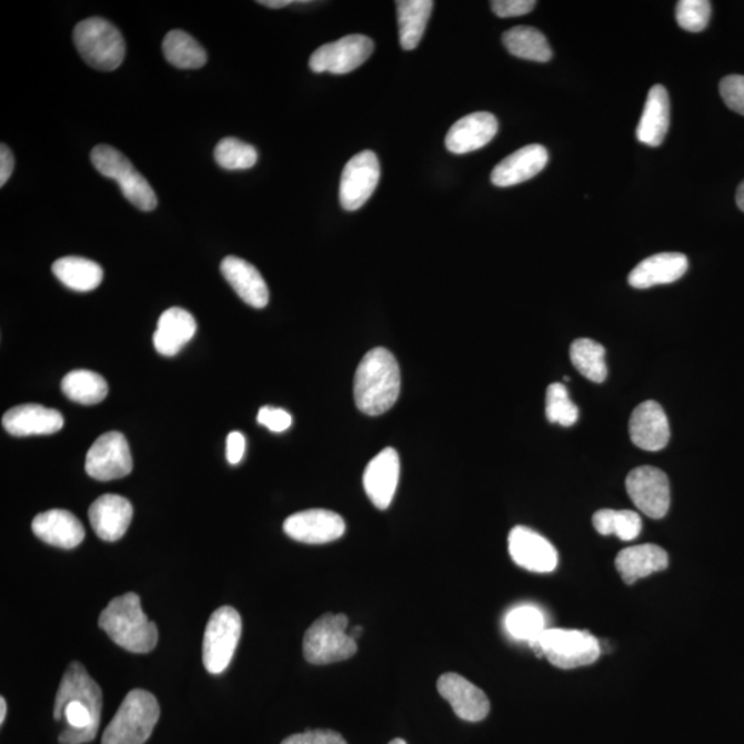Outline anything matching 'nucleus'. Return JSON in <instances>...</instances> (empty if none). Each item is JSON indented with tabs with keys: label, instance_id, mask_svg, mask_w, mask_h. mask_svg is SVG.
I'll list each match as a JSON object with an SVG mask.
<instances>
[{
	"label": "nucleus",
	"instance_id": "1",
	"mask_svg": "<svg viewBox=\"0 0 744 744\" xmlns=\"http://www.w3.org/2000/svg\"><path fill=\"white\" fill-rule=\"evenodd\" d=\"M102 712V692L82 663L68 666L54 702V720L67 721L61 744H84L95 740Z\"/></svg>",
	"mask_w": 744,
	"mask_h": 744
},
{
	"label": "nucleus",
	"instance_id": "2",
	"mask_svg": "<svg viewBox=\"0 0 744 744\" xmlns=\"http://www.w3.org/2000/svg\"><path fill=\"white\" fill-rule=\"evenodd\" d=\"M402 374L396 358L385 348L365 354L354 375V402L365 415L385 414L396 404Z\"/></svg>",
	"mask_w": 744,
	"mask_h": 744
},
{
	"label": "nucleus",
	"instance_id": "3",
	"mask_svg": "<svg viewBox=\"0 0 744 744\" xmlns=\"http://www.w3.org/2000/svg\"><path fill=\"white\" fill-rule=\"evenodd\" d=\"M99 625L114 644L134 654H148L158 644V627L148 620L135 593L113 599L101 612Z\"/></svg>",
	"mask_w": 744,
	"mask_h": 744
},
{
	"label": "nucleus",
	"instance_id": "4",
	"mask_svg": "<svg viewBox=\"0 0 744 744\" xmlns=\"http://www.w3.org/2000/svg\"><path fill=\"white\" fill-rule=\"evenodd\" d=\"M159 717V703L151 692L131 691L107 726L101 744H144Z\"/></svg>",
	"mask_w": 744,
	"mask_h": 744
},
{
	"label": "nucleus",
	"instance_id": "5",
	"mask_svg": "<svg viewBox=\"0 0 744 744\" xmlns=\"http://www.w3.org/2000/svg\"><path fill=\"white\" fill-rule=\"evenodd\" d=\"M73 43L82 59L99 71H114L124 60L122 33L101 17H90L79 22L73 30Z\"/></svg>",
	"mask_w": 744,
	"mask_h": 744
},
{
	"label": "nucleus",
	"instance_id": "6",
	"mask_svg": "<svg viewBox=\"0 0 744 744\" xmlns=\"http://www.w3.org/2000/svg\"><path fill=\"white\" fill-rule=\"evenodd\" d=\"M348 616L325 614L303 635V656L312 665H331L349 660L358 652L356 640L348 632Z\"/></svg>",
	"mask_w": 744,
	"mask_h": 744
},
{
	"label": "nucleus",
	"instance_id": "7",
	"mask_svg": "<svg viewBox=\"0 0 744 744\" xmlns=\"http://www.w3.org/2000/svg\"><path fill=\"white\" fill-rule=\"evenodd\" d=\"M530 646L537 656L564 670L592 665L601 654L599 640L586 631L546 629Z\"/></svg>",
	"mask_w": 744,
	"mask_h": 744
},
{
	"label": "nucleus",
	"instance_id": "8",
	"mask_svg": "<svg viewBox=\"0 0 744 744\" xmlns=\"http://www.w3.org/2000/svg\"><path fill=\"white\" fill-rule=\"evenodd\" d=\"M91 163L100 174L117 181L124 198L137 209L142 211L157 209V193L145 177L118 149L110 145L95 147L91 152Z\"/></svg>",
	"mask_w": 744,
	"mask_h": 744
},
{
	"label": "nucleus",
	"instance_id": "9",
	"mask_svg": "<svg viewBox=\"0 0 744 744\" xmlns=\"http://www.w3.org/2000/svg\"><path fill=\"white\" fill-rule=\"evenodd\" d=\"M242 635V617L232 606H221L210 616L203 637V665L211 674L225 672Z\"/></svg>",
	"mask_w": 744,
	"mask_h": 744
},
{
	"label": "nucleus",
	"instance_id": "10",
	"mask_svg": "<svg viewBox=\"0 0 744 744\" xmlns=\"http://www.w3.org/2000/svg\"><path fill=\"white\" fill-rule=\"evenodd\" d=\"M133 471L128 440L119 432L102 434L86 455V472L99 482L129 476Z\"/></svg>",
	"mask_w": 744,
	"mask_h": 744
},
{
	"label": "nucleus",
	"instance_id": "11",
	"mask_svg": "<svg viewBox=\"0 0 744 744\" xmlns=\"http://www.w3.org/2000/svg\"><path fill=\"white\" fill-rule=\"evenodd\" d=\"M381 179V165L376 154L363 151L353 157L343 169L340 185V202L346 211L362 209L374 193Z\"/></svg>",
	"mask_w": 744,
	"mask_h": 744
},
{
	"label": "nucleus",
	"instance_id": "12",
	"mask_svg": "<svg viewBox=\"0 0 744 744\" xmlns=\"http://www.w3.org/2000/svg\"><path fill=\"white\" fill-rule=\"evenodd\" d=\"M374 51V42L364 36H349L314 50L309 67L316 73H349L358 70Z\"/></svg>",
	"mask_w": 744,
	"mask_h": 744
},
{
	"label": "nucleus",
	"instance_id": "13",
	"mask_svg": "<svg viewBox=\"0 0 744 744\" xmlns=\"http://www.w3.org/2000/svg\"><path fill=\"white\" fill-rule=\"evenodd\" d=\"M626 490L635 507L646 516L655 520L666 516L670 507V483L660 469H634L626 479Z\"/></svg>",
	"mask_w": 744,
	"mask_h": 744
},
{
	"label": "nucleus",
	"instance_id": "14",
	"mask_svg": "<svg viewBox=\"0 0 744 744\" xmlns=\"http://www.w3.org/2000/svg\"><path fill=\"white\" fill-rule=\"evenodd\" d=\"M283 530L296 542L323 545L340 540L345 534L346 524L338 513L312 509L290 516L284 521Z\"/></svg>",
	"mask_w": 744,
	"mask_h": 744
},
{
	"label": "nucleus",
	"instance_id": "15",
	"mask_svg": "<svg viewBox=\"0 0 744 744\" xmlns=\"http://www.w3.org/2000/svg\"><path fill=\"white\" fill-rule=\"evenodd\" d=\"M509 553L521 569L541 574L556 570L559 564V554L552 543L526 526H514L511 531Z\"/></svg>",
	"mask_w": 744,
	"mask_h": 744
},
{
	"label": "nucleus",
	"instance_id": "16",
	"mask_svg": "<svg viewBox=\"0 0 744 744\" xmlns=\"http://www.w3.org/2000/svg\"><path fill=\"white\" fill-rule=\"evenodd\" d=\"M438 690L461 720L479 723L490 713L491 705L484 691L460 674H443L438 681Z\"/></svg>",
	"mask_w": 744,
	"mask_h": 744
},
{
	"label": "nucleus",
	"instance_id": "17",
	"mask_svg": "<svg viewBox=\"0 0 744 744\" xmlns=\"http://www.w3.org/2000/svg\"><path fill=\"white\" fill-rule=\"evenodd\" d=\"M400 477L398 451L388 446L372 458L363 476L365 494L378 509L385 511L393 501Z\"/></svg>",
	"mask_w": 744,
	"mask_h": 744
},
{
	"label": "nucleus",
	"instance_id": "18",
	"mask_svg": "<svg viewBox=\"0 0 744 744\" xmlns=\"http://www.w3.org/2000/svg\"><path fill=\"white\" fill-rule=\"evenodd\" d=\"M629 433L634 445L645 451H661L670 440V425L665 410L654 400L637 405L629 422Z\"/></svg>",
	"mask_w": 744,
	"mask_h": 744
},
{
	"label": "nucleus",
	"instance_id": "19",
	"mask_svg": "<svg viewBox=\"0 0 744 744\" xmlns=\"http://www.w3.org/2000/svg\"><path fill=\"white\" fill-rule=\"evenodd\" d=\"M2 423L11 436H44L60 432L64 418L60 411L40 404H21L6 412Z\"/></svg>",
	"mask_w": 744,
	"mask_h": 744
},
{
	"label": "nucleus",
	"instance_id": "20",
	"mask_svg": "<svg viewBox=\"0 0 744 744\" xmlns=\"http://www.w3.org/2000/svg\"><path fill=\"white\" fill-rule=\"evenodd\" d=\"M497 133V120L489 112H476L458 120L445 137L450 152L465 154L489 145Z\"/></svg>",
	"mask_w": 744,
	"mask_h": 744
},
{
	"label": "nucleus",
	"instance_id": "21",
	"mask_svg": "<svg viewBox=\"0 0 744 744\" xmlns=\"http://www.w3.org/2000/svg\"><path fill=\"white\" fill-rule=\"evenodd\" d=\"M547 149L542 145H529L502 160L492 170L491 181L495 187L507 188L534 179L546 168Z\"/></svg>",
	"mask_w": 744,
	"mask_h": 744
},
{
	"label": "nucleus",
	"instance_id": "22",
	"mask_svg": "<svg viewBox=\"0 0 744 744\" xmlns=\"http://www.w3.org/2000/svg\"><path fill=\"white\" fill-rule=\"evenodd\" d=\"M89 519L102 541H119L129 530L133 506L123 496L105 494L90 506Z\"/></svg>",
	"mask_w": 744,
	"mask_h": 744
},
{
	"label": "nucleus",
	"instance_id": "23",
	"mask_svg": "<svg viewBox=\"0 0 744 744\" xmlns=\"http://www.w3.org/2000/svg\"><path fill=\"white\" fill-rule=\"evenodd\" d=\"M32 531L40 541L61 549L77 547L84 540L82 523L74 514L61 509L38 514L32 521Z\"/></svg>",
	"mask_w": 744,
	"mask_h": 744
},
{
	"label": "nucleus",
	"instance_id": "24",
	"mask_svg": "<svg viewBox=\"0 0 744 744\" xmlns=\"http://www.w3.org/2000/svg\"><path fill=\"white\" fill-rule=\"evenodd\" d=\"M688 271V259L681 253H661L640 262L629 274V284L645 290L677 282Z\"/></svg>",
	"mask_w": 744,
	"mask_h": 744
},
{
	"label": "nucleus",
	"instance_id": "25",
	"mask_svg": "<svg viewBox=\"0 0 744 744\" xmlns=\"http://www.w3.org/2000/svg\"><path fill=\"white\" fill-rule=\"evenodd\" d=\"M221 273L248 305L262 309L269 302V289L259 269L238 257H227L221 262Z\"/></svg>",
	"mask_w": 744,
	"mask_h": 744
},
{
	"label": "nucleus",
	"instance_id": "26",
	"mask_svg": "<svg viewBox=\"0 0 744 744\" xmlns=\"http://www.w3.org/2000/svg\"><path fill=\"white\" fill-rule=\"evenodd\" d=\"M197 320L181 308H171L160 316L153 345L160 354L173 358L197 334Z\"/></svg>",
	"mask_w": 744,
	"mask_h": 744
},
{
	"label": "nucleus",
	"instance_id": "27",
	"mask_svg": "<svg viewBox=\"0 0 744 744\" xmlns=\"http://www.w3.org/2000/svg\"><path fill=\"white\" fill-rule=\"evenodd\" d=\"M670 128V99L662 84H655L646 97L643 117L637 128V140L652 148L661 147Z\"/></svg>",
	"mask_w": 744,
	"mask_h": 744
},
{
	"label": "nucleus",
	"instance_id": "28",
	"mask_svg": "<svg viewBox=\"0 0 744 744\" xmlns=\"http://www.w3.org/2000/svg\"><path fill=\"white\" fill-rule=\"evenodd\" d=\"M668 556L665 549L656 545H639L623 549L615 559L616 570L623 582L633 585L641 577L650 576L666 570Z\"/></svg>",
	"mask_w": 744,
	"mask_h": 744
},
{
	"label": "nucleus",
	"instance_id": "29",
	"mask_svg": "<svg viewBox=\"0 0 744 744\" xmlns=\"http://www.w3.org/2000/svg\"><path fill=\"white\" fill-rule=\"evenodd\" d=\"M53 273L68 289L89 293L93 291L104 279V271L99 263L80 257H64L53 263Z\"/></svg>",
	"mask_w": 744,
	"mask_h": 744
},
{
	"label": "nucleus",
	"instance_id": "30",
	"mask_svg": "<svg viewBox=\"0 0 744 744\" xmlns=\"http://www.w3.org/2000/svg\"><path fill=\"white\" fill-rule=\"evenodd\" d=\"M396 4L400 44L404 50H414L426 31L434 3L432 0H399Z\"/></svg>",
	"mask_w": 744,
	"mask_h": 744
},
{
	"label": "nucleus",
	"instance_id": "31",
	"mask_svg": "<svg viewBox=\"0 0 744 744\" xmlns=\"http://www.w3.org/2000/svg\"><path fill=\"white\" fill-rule=\"evenodd\" d=\"M503 44L509 53L519 59L547 62L552 59V48L547 39L534 27H514L503 33Z\"/></svg>",
	"mask_w": 744,
	"mask_h": 744
},
{
	"label": "nucleus",
	"instance_id": "32",
	"mask_svg": "<svg viewBox=\"0 0 744 744\" xmlns=\"http://www.w3.org/2000/svg\"><path fill=\"white\" fill-rule=\"evenodd\" d=\"M163 54L171 66L180 70H199L208 62L203 46L189 33L170 31L163 40Z\"/></svg>",
	"mask_w": 744,
	"mask_h": 744
},
{
	"label": "nucleus",
	"instance_id": "33",
	"mask_svg": "<svg viewBox=\"0 0 744 744\" xmlns=\"http://www.w3.org/2000/svg\"><path fill=\"white\" fill-rule=\"evenodd\" d=\"M62 392L74 403L93 405L107 398L108 383L100 374L89 370L68 372L61 382Z\"/></svg>",
	"mask_w": 744,
	"mask_h": 744
},
{
	"label": "nucleus",
	"instance_id": "34",
	"mask_svg": "<svg viewBox=\"0 0 744 744\" xmlns=\"http://www.w3.org/2000/svg\"><path fill=\"white\" fill-rule=\"evenodd\" d=\"M571 362L589 381L601 383L606 378L605 349L589 338H580L571 345Z\"/></svg>",
	"mask_w": 744,
	"mask_h": 744
},
{
	"label": "nucleus",
	"instance_id": "35",
	"mask_svg": "<svg viewBox=\"0 0 744 744\" xmlns=\"http://www.w3.org/2000/svg\"><path fill=\"white\" fill-rule=\"evenodd\" d=\"M593 525L601 535H616L621 541H633L640 535L643 523L639 513L603 509L594 513Z\"/></svg>",
	"mask_w": 744,
	"mask_h": 744
},
{
	"label": "nucleus",
	"instance_id": "36",
	"mask_svg": "<svg viewBox=\"0 0 744 744\" xmlns=\"http://www.w3.org/2000/svg\"><path fill=\"white\" fill-rule=\"evenodd\" d=\"M505 626L513 639L532 643L546 631L545 617L535 606L523 605L506 615Z\"/></svg>",
	"mask_w": 744,
	"mask_h": 744
},
{
	"label": "nucleus",
	"instance_id": "37",
	"mask_svg": "<svg viewBox=\"0 0 744 744\" xmlns=\"http://www.w3.org/2000/svg\"><path fill=\"white\" fill-rule=\"evenodd\" d=\"M214 158L217 164L223 170H249L259 162V152L253 145L245 144L233 137H227L217 144Z\"/></svg>",
	"mask_w": 744,
	"mask_h": 744
},
{
	"label": "nucleus",
	"instance_id": "38",
	"mask_svg": "<svg viewBox=\"0 0 744 744\" xmlns=\"http://www.w3.org/2000/svg\"><path fill=\"white\" fill-rule=\"evenodd\" d=\"M546 418L549 422L561 426L575 425L580 418V410L571 402L569 391L563 383H552L546 393Z\"/></svg>",
	"mask_w": 744,
	"mask_h": 744
},
{
	"label": "nucleus",
	"instance_id": "39",
	"mask_svg": "<svg viewBox=\"0 0 744 744\" xmlns=\"http://www.w3.org/2000/svg\"><path fill=\"white\" fill-rule=\"evenodd\" d=\"M675 16L683 30L702 32L706 30L710 17H712V3L708 0H681L677 3Z\"/></svg>",
	"mask_w": 744,
	"mask_h": 744
},
{
	"label": "nucleus",
	"instance_id": "40",
	"mask_svg": "<svg viewBox=\"0 0 744 744\" xmlns=\"http://www.w3.org/2000/svg\"><path fill=\"white\" fill-rule=\"evenodd\" d=\"M720 94L730 110L744 117V77L743 74H730L721 80Z\"/></svg>",
	"mask_w": 744,
	"mask_h": 744
},
{
	"label": "nucleus",
	"instance_id": "41",
	"mask_svg": "<svg viewBox=\"0 0 744 744\" xmlns=\"http://www.w3.org/2000/svg\"><path fill=\"white\" fill-rule=\"evenodd\" d=\"M257 421L273 433L285 432L293 425V416H291L290 412L283 409L271 408V405H265V408L259 411Z\"/></svg>",
	"mask_w": 744,
	"mask_h": 744
},
{
	"label": "nucleus",
	"instance_id": "42",
	"mask_svg": "<svg viewBox=\"0 0 744 744\" xmlns=\"http://www.w3.org/2000/svg\"><path fill=\"white\" fill-rule=\"evenodd\" d=\"M282 744H348L341 734L330 730L306 731L291 735Z\"/></svg>",
	"mask_w": 744,
	"mask_h": 744
},
{
	"label": "nucleus",
	"instance_id": "43",
	"mask_svg": "<svg viewBox=\"0 0 744 744\" xmlns=\"http://www.w3.org/2000/svg\"><path fill=\"white\" fill-rule=\"evenodd\" d=\"M535 6L534 0H494L491 2L492 11L501 19L529 14Z\"/></svg>",
	"mask_w": 744,
	"mask_h": 744
},
{
	"label": "nucleus",
	"instance_id": "44",
	"mask_svg": "<svg viewBox=\"0 0 744 744\" xmlns=\"http://www.w3.org/2000/svg\"><path fill=\"white\" fill-rule=\"evenodd\" d=\"M245 452V439L240 432L229 433L227 440V458L231 465H238L243 460Z\"/></svg>",
	"mask_w": 744,
	"mask_h": 744
},
{
	"label": "nucleus",
	"instance_id": "45",
	"mask_svg": "<svg viewBox=\"0 0 744 744\" xmlns=\"http://www.w3.org/2000/svg\"><path fill=\"white\" fill-rule=\"evenodd\" d=\"M14 157L10 148L2 144L0 147V187H4L6 182L10 180L14 170Z\"/></svg>",
	"mask_w": 744,
	"mask_h": 744
},
{
	"label": "nucleus",
	"instance_id": "46",
	"mask_svg": "<svg viewBox=\"0 0 744 744\" xmlns=\"http://www.w3.org/2000/svg\"><path fill=\"white\" fill-rule=\"evenodd\" d=\"M262 6H267L269 9H282L285 8V6H289L291 3H294L293 0H261L259 2Z\"/></svg>",
	"mask_w": 744,
	"mask_h": 744
},
{
	"label": "nucleus",
	"instance_id": "47",
	"mask_svg": "<svg viewBox=\"0 0 744 744\" xmlns=\"http://www.w3.org/2000/svg\"><path fill=\"white\" fill-rule=\"evenodd\" d=\"M736 204H737V208H740L744 213V181L742 182L740 188H737Z\"/></svg>",
	"mask_w": 744,
	"mask_h": 744
},
{
	"label": "nucleus",
	"instance_id": "48",
	"mask_svg": "<svg viewBox=\"0 0 744 744\" xmlns=\"http://www.w3.org/2000/svg\"><path fill=\"white\" fill-rule=\"evenodd\" d=\"M6 714H8V703H6L4 697H0V724L4 723Z\"/></svg>",
	"mask_w": 744,
	"mask_h": 744
},
{
	"label": "nucleus",
	"instance_id": "49",
	"mask_svg": "<svg viewBox=\"0 0 744 744\" xmlns=\"http://www.w3.org/2000/svg\"><path fill=\"white\" fill-rule=\"evenodd\" d=\"M362 633H363V629L360 627V626L353 627L352 631L349 632V634H351V637L353 640H356L359 637V635H362Z\"/></svg>",
	"mask_w": 744,
	"mask_h": 744
},
{
	"label": "nucleus",
	"instance_id": "50",
	"mask_svg": "<svg viewBox=\"0 0 744 744\" xmlns=\"http://www.w3.org/2000/svg\"><path fill=\"white\" fill-rule=\"evenodd\" d=\"M389 744H408V743H405L403 740H399V737H398V740H393V741H392L391 743H389Z\"/></svg>",
	"mask_w": 744,
	"mask_h": 744
}]
</instances>
